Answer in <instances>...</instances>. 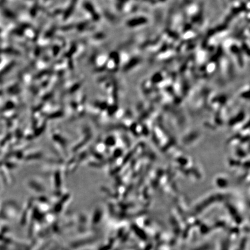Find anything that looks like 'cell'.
Here are the masks:
<instances>
[]
</instances>
